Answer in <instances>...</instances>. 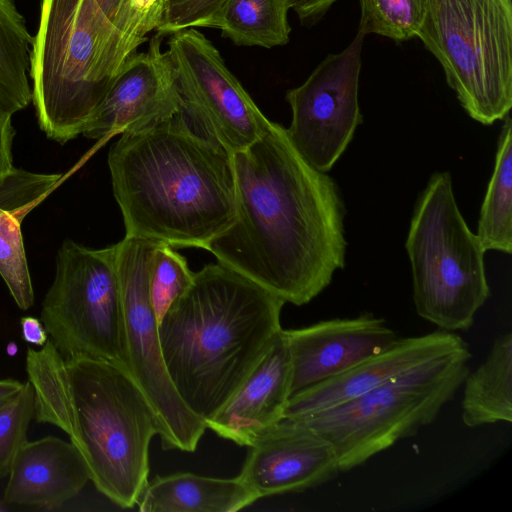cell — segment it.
<instances>
[{
  "label": "cell",
  "mask_w": 512,
  "mask_h": 512,
  "mask_svg": "<svg viewBox=\"0 0 512 512\" xmlns=\"http://www.w3.org/2000/svg\"><path fill=\"white\" fill-rule=\"evenodd\" d=\"M232 163L235 219L206 250L285 302L307 304L345 266L346 210L336 182L272 121Z\"/></svg>",
  "instance_id": "1"
},
{
  "label": "cell",
  "mask_w": 512,
  "mask_h": 512,
  "mask_svg": "<svg viewBox=\"0 0 512 512\" xmlns=\"http://www.w3.org/2000/svg\"><path fill=\"white\" fill-rule=\"evenodd\" d=\"M108 166L128 236L206 249L235 219L232 156L194 131L180 111L122 134Z\"/></svg>",
  "instance_id": "2"
},
{
  "label": "cell",
  "mask_w": 512,
  "mask_h": 512,
  "mask_svg": "<svg viewBox=\"0 0 512 512\" xmlns=\"http://www.w3.org/2000/svg\"><path fill=\"white\" fill-rule=\"evenodd\" d=\"M25 368L34 418L68 435L99 492L134 507L148 484L149 444L160 426L128 371L106 360L65 359L50 339L27 349Z\"/></svg>",
  "instance_id": "3"
},
{
  "label": "cell",
  "mask_w": 512,
  "mask_h": 512,
  "mask_svg": "<svg viewBox=\"0 0 512 512\" xmlns=\"http://www.w3.org/2000/svg\"><path fill=\"white\" fill-rule=\"evenodd\" d=\"M286 302L222 263L198 272L158 322L167 373L204 421L234 394L282 328Z\"/></svg>",
  "instance_id": "4"
},
{
  "label": "cell",
  "mask_w": 512,
  "mask_h": 512,
  "mask_svg": "<svg viewBox=\"0 0 512 512\" xmlns=\"http://www.w3.org/2000/svg\"><path fill=\"white\" fill-rule=\"evenodd\" d=\"M136 52L94 0H42L29 77L46 135L64 144L82 134Z\"/></svg>",
  "instance_id": "5"
},
{
  "label": "cell",
  "mask_w": 512,
  "mask_h": 512,
  "mask_svg": "<svg viewBox=\"0 0 512 512\" xmlns=\"http://www.w3.org/2000/svg\"><path fill=\"white\" fill-rule=\"evenodd\" d=\"M405 248L417 314L440 330H469L490 287L485 250L459 210L449 172L431 175L419 194Z\"/></svg>",
  "instance_id": "6"
},
{
  "label": "cell",
  "mask_w": 512,
  "mask_h": 512,
  "mask_svg": "<svg viewBox=\"0 0 512 512\" xmlns=\"http://www.w3.org/2000/svg\"><path fill=\"white\" fill-rule=\"evenodd\" d=\"M471 356L467 345L350 401L293 420L325 437L334 447L339 472H347L431 424L463 385Z\"/></svg>",
  "instance_id": "7"
},
{
  "label": "cell",
  "mask_w": 512,
  "mask_h": 512,
  "mask_svg": "<svg viewBox=\"0 0 512 512\" xmlns=\"http://www.w3.org/2000/svg\"><path fill=\"white\" fill-rule=\"evenodd\" d=\"M417 37L467 114L483 125L512 107V0H427Z\"/></svg>",
  "instance_id": "8"
},
{
  "label": "cell",
  "mask_w": 512,
  "mask_h": 512,
  "mask_svg": "<svg viewBox=\"0 0 512 512\" xmlns=\"http://www.w3.org/2000/svg\"><path fill=\"white\" fill-rule=\"evenodd\" d=\"M41 321L63 358L100 359L124 367L114 245L91 249L72 240L61 245L54 280L42 303Z\"/></svg>",
  "instance_id": "9"
},
{
  "label": "cell",
  "mask_w": 512,
  "mask_h": 512,
  "mask_svg": "<svg viewBox=\"0 0 512 512\" xmlns=\"http://www.w3.org/2000/svg\"><path fill=\"white\" fill-rule=\"evenodd\" d=\"M160 241L137 236L114 244L122 303L124 368L158 418L163 449L196 450L205 421L181 400L167 373L150 298V265Z\"/></svg>",
  "instance_id": "10"
},
{
  "label": "cell",
  "mask_w": 512,
  "mask_h": 512,
  "mask_svg": "<svg viewBox=\"0 0 512 512\" xmlns=\"http://www.w3.org/2000/svg\"><path fill=\"white\" fill-rule=\"evenodd\" d=\"M180 113L200 135L231 156L255 142L271 121L231 73L213 43L195 28L169 35Z\"/></svg>",
  "instance_id": "11"
},
{
  "label": "cell",
  "mask_w": 512,
  "mask_h": 512,
  "mask_svg": "<svg viewBox=\"0 0 512 512\" xmlns=\"http://www.w3.org/2000/svg\"><path fill=\"white\" fill-rule=\"evenodd\" d=\"M365 36L358 28L344 50L327 55L300 86L286 93L292 111L289 140L321 172L334 166L362 123L358 89Z\"/></svg>",
  "instance_id": "12"
},
{
  "label": "cell",
  "mask_w": 512,
  "mask_h": 512,
  "mask_svg": "<svg viewBox=\"0 0 512 512\" xmlns=\"http://www.w3.org/2000/svg\"><path fill=\"white\" fill-rule=\"evenodd\" d=\"M163 36L155 34L144 52L125 63L82 134L103 140L136 133L172 117L181 107L175 72Z\"/></svg>",
  "instance_id": "13"
},
{
  "label": "cell",
  "mask_w": 512,
  "mask_h": 512,
  "mask_svg": "<svg viewBox=\"0 0 512 512\" xmlns=\"http://www.w3.org/2000/svg\"><path fill=\"white\" fill-rule=\"evenodd\" d=\"M249 447L238 476L258 499L315 488L339 473L332 444L297 420L282 419Z\"/></svg>",
  "instance_id": "14"
},
{
  "label": "cell",
  "mask_w": 512,
  "mask_h": 512,
  "mask_svg": "<svg viewBox=\"0 0 512 512\" xmlns=\"http://www.w3.org/2000/svg\"><path fill=\"white\" fill-rule=\"evenodd\" d=\"M291 361V396L346 372L399 338L383 318L363 313L284 330Z\"/></svg>",
  "instance_id": "15"
},
{
  "label": "cell",
  "mask_w": 512,
  "mask_h": 512,
  "mask_svg": "<svg viewBox=\"0 0 512 512\" xmlns=\"http://www.w3.org/2000/svg\"><path fill=\"white\" fill-rule=\"evenodd\" d=\"M468 344L455 332L437 330L399 337L383 352L344 373L308 387L290 397L284 418L308 417L352 400L430 360Z\"/></svg>",
  "instance_id": "16"
},
{
  "label": "cell",
  "mask_w": 512,
  "mask_h": 512,
  "mask_svg": "<svg viewBox=\"0 0 512 512\" xmlns=\"http://www.w3.org/2000/svg\"><path fill=\"white\" fill-rule=\"evenodd\" d=\"M291 397V361L282 329L268 351L206 427L240 446H251L284 419Z\"/></svg>",
  "instance_id": "17"
},
{
  "label": "cell",
  "mask_w": 512,
  "mask_h": 512,
  "mask_svg": "<svg viewBox=\"0 0 512 512\" xmlns=\"http://www.w3.org/2000/svg\"><path fill=\"white\" fill-rule=\"evenodd\" d=\"M90 480L79 450L55 436L26 441L12 462L3 503L35 509H57Z\"/></svg>",
  "instance_id": "18"
},
{
  "label": "cell",
  "mask_w": 512,
  "mask_h": 512,
  "mask_svg": "<svg viewBox=\"0 0 512 512\" xmlns=\"http://www.w3.org/2000/svg\"><path fill=\"white\" fill-rule=\"evenodd\" d=\"M256 500L239 476L223 479L185 472L157 476L137 504L142 512H235Z\"/></svg>",
  "instance_id": "19"
},
{
  "label": "cell",
  "mask_w": 512,
  "mask_h": 512,
  "mask_svg": "<svg viewBox=\"0 0 512 512\" xmlns=\"http://www.w3.org/2000/svg\"><path fill=\"white\" fill-rule=\"evenodd\" d=\"M462 421L470 428L512 422V333L498 336L463 382Z\"/></svg>",
  "instance_id": "20"
},
{
  "label": "cell",
  "mask_w": 512,
  "mask_h": 512,
  "mask_svg": "<svg viewBox=\"0 0 512 512\" xmlns=\"http://www.w3.org/2000/svg\"><path fill=\"white\" fill-rule=\"evenodd\" d=\"M33 36L14 0H0V110L9 115L32 101L29 83Z\"/></svg>",
  "instance_id": "21"
},
{
  "label": "cell",
  "mask_w": 512,
  "mask_h": 512,
  "mask_svg": "<svg viewBox=\"0 0 512 512\" xmlns=\"http://www.w3.org/2000/svg\"><path fill=\"white\" fill-rule=\"evenodd\" d=\"M502 120L495 163L480 209L476 236L483 249L512 252V122Z\"/></svg>",
  "instance_id": "22"
},
{
  "label": "cell",
  "mask_w": 512,
  "mask_h": 512,
  "mask_svg": "<svg viewBox=\"0 0 512 512\" xmlns=\"http://www.w3.org/2000/svg\"><path fill=\"white\" fill-rule=\"evenodd\" d=\"M287 0H228L219 30L237 46L273 48L289 42Z\"/></svg>",
  "instance_id": "23"
},
{
  "label": "cell",
  "mask_w": 512,
  "mask_h": 512,
  "mask_svg": "<svg viewBox=\"0 0 512 512\" xmlns=\"http://www.w3.org/2000/svg\"><path fill=\"white\" fill-rule=\"evenodd\" d=\"M359 28L366 35L377 34L394 41L417 37L427 0H359Z\"/></svg>",
  "instance_id": "24"
},
{
  "label": "cell",
  "mask_w": 512,
  "mask_h": 512,
  "mask_svg": "<svg viewBox=\"0 0 512 512\" xmlns=\"http://www.w3.org/2000/svg\"><path fill=\"white\" fill-rule=\"evenodd\" d=\"M23 219L19 214L0 213V275L17 306L27 310L34 303V292L20 228Z\"/></svg>",
  "instance_id": "25"
},
{
  "label": "cell",
  "mask_w": 512,
  "mask_h": 512,
  "mask_svg": "<svg viewBox=\"0 0 512 512\" xmlns=\"http://www.w3.org/2000/svg\"><path fill=\"white\" fill-rule=\"evenodd\" d=\"M194 272L174 247L164 242L155 249L150 265V298L157 320L191 285Z\"/></svg>",
  "instance_id": "26"
},
{
  "label": "cell",
  "mask_w": 512,
  "mask_h": 512,
  "mask_svg": "<svg viewBox=\"0 0 512 512\" xmlns=\"http://www.w3.org/2000/svg\"><path fill=\"white\" fill-rule=\"evenodd\" d=\"M34 407V390L28 380L13 398L0 406V478L8 476L15 455L27 441Z\"/></svg>",
  "instance_id": "27"
},
{
  "label": "cell",
  "mask_w": 512,
  "mask_h": 512,
  "mask_svg": "<svg viewBox=\"0 0 512 512\" xmlns=\"http://www.w3.org/2000/svg\"><path fill=\"white\" fill-rule=\"evenodd\" d=\"M61 175L13 168L0 176V213L26 216L56 186Z\"/></svg>",
  "instance_id": "28"
},
{
  "label": "cell",
  "mask_w": 512,
  "mask_h": 512,
  "mask_svg": "<svg viewBox=\"0 0 512 512\" xmlns=\"http://www.w3.org/2000/svg\"><path fill=\"white\" fill-rule=\"evenodd\" d=\"M228 0H168L156 29L161 36L189 28L219 29Z\"/></svg>",
  "instance_id": "29"
},
{
  "label": "cell",
  "mask_w": 512,
  "mask_h": 512,
  "mask_svg": "<svg viewBox=\"0 0 512 512\" xmlns=\"http://www.w3.org/2000/svg\"><path fill=\"white\" fill-rule=\"evenodd\" d=\"M105 18L137 48L145 43L135 29L130 0H94Z\"/></svg>",
  "instance_id": "30"
},
{
  "label": "cell",
  "mask_w": 512,
  "mask_h": 512,
  "mask_svg": "<svg viewBox=\"0 0 512 512\" xmlns=\"http://www.w3.org/2000/svg\"><path fill=\"white\" fill-rule=\"evenodd\" d=\"M168 0H130V10L138 36L147 42L156 31Z\"/></svg>",
  "instance_id": "31"
},
{
  "label": "cell",
  "mask_w": 512,
  "mask_h": 512,
  "mask_svg": "<svg viewBox=\"0 0 512 512\" xmlns=\"http://www.w3.org/2000/svg\"><path fill=\"white\" fill-rule=\"evenodd\" d=\"M337 0H287L302 23L313 24L320 20Z\"/></svg>",
  "instance_id": "32"
},
{
  "label": "cell",
  "mask_w": 512,
  "mask_h": 512,
  "mask_svg": "<svg viewBox=\"0 0 512 512\" xmlns=\"http://www.w3.org/2000/svg\"><path fill=\"white\" fill-rule=\"evenodd\" d=\"M15 131L11 124V115L0 110V176L8 173L12 165V140Z\"/></svg>",
  "instance_id": "33"
},
{
  "label": "cell",
  "mask_w": 512,
  "mask_h": 512,
  "mask_svg": "<svg viewBox=\"0 0 512 512\" xmlns=\"http://www.w3.org/2000/svg\"><path fill=\"white\" fill-rule=\"evenodd\" d=\"M23 339L36 346L42 347L48 341L47 331L42 323L36 317L25 316L20 320Z\"/></svg>",
  "instance_id": "34"
},
{
  "label": "cell",
  "mask_w": 512,
  "mask_h": 512,
  "mask_svg": "<svg viewBox=\"0 0 512 512\" xmlns=\"http://www.w3.org/2000/svg\"><path fill=\"white\" fill-rule=\"evenodd\" d=\"M23 382L14 379L0 380V406L13 398L23 387Z\"/></svg>",
  "instance_id": "35"
},
{
  "label": "cell",
  "mask_w": 512,
  "mask_h": 512,
  "mask_svg": "<svg viewBox=\"0 0 512 512\" xmlns=\"http://www.w3.org/2000/svg\"><path fill=\"white\" fill-rule=\"evenodd\" d=\"M6 351H7L8 355H11V356L15 355L17 353V345L12 342L9 343L7 345Z\"/></svg>",
  "instance_id": "36"
}]
</instances>
